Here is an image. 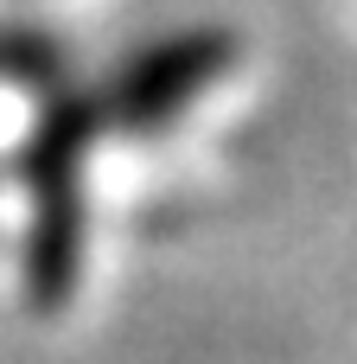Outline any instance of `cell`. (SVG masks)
Returning a JSON list of instances; mask_svg holds the SVG:
<instances>
[{"label":"cell","instance_id":"6da1fadb","mask_svg":"<svg viewBox=\"0 0 357 364\" xmlns=\"http://www.w3.org/2000/svg\"><path fill=\"white\" fill-rule=\"evenodd\" d=\"M38 122L13 154V179L26 192V294L38 307H64L83 282L89 250V154L102 141L96 96L77 83H51L38 96Z\"/></svg>","mask_w":357,"mask_h":364},{"label":"cell","instance_id":"7a4b0ae2","mask_svg":"<svg viewBox=\"0 0 357 364\" xmlns=\"http://www.w3.org/2000/svg\"><path fill=\"white\" fill-rule=\"evenodd\" d=\"M230 70H236V32L179 26V32H160L141 51H128L102 83H89V96H96L102 134L147 141V134H166L172 122H185V109L204 90H217Z\"/></svg>","mask_w":357,"mask_h":364},{"label":"cell","instance_id":"3957f363","mask_svg":"<svg viewBox=\"0 0 357 364\" xmlns=\"http://www.w3.org/2000/svg\"><path fill=\"white\" fill-rule=\"evenodd\" d=\"M64 77H70V51H64L57 32H45V26H0V83L45 96Z\"/></svg>","mask_w":357,"mask_h":364}]
</instances>
